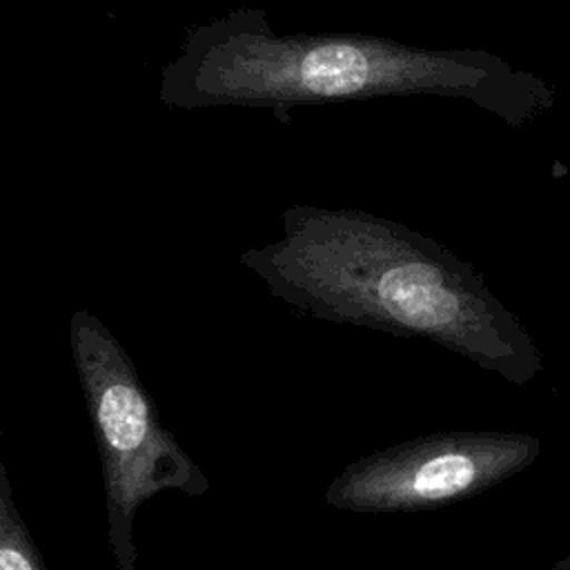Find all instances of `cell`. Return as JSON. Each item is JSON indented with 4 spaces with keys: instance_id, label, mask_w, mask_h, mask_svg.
<instances>
[{
    "instance_id": "1",
    "label": "cell",
    "mask_w": 570,
    "mask_h": 570,
    "mask_svg": "<svg viewBox=\"0 0 570 570\" xmlns=\"http://www.w3.org/2000/svg\"><path fill=\"white\" fill-rule=\"evenodd\" d=\"M240 265L314 318L423 338L510 383L541 370L534 341L472 265L401 223L294 205L283 236L243 252Z\"/></svg>"
},
{
    "instance_id": "2",
    "label": "cell",
    "mask_w": 570,
    "mask_h": 570,
    "mask_svg": "<svg viewBox=\"0 0 570 570\" xmlns=\"http://www.w3.org/2000/svg\"><path fill=\"white\" fill-rule=\"evenodd\" d=\"M485 51H434L356 33H274L238 13L194 33L165 69L169 107H301L379 96L439 94L483 102L517 122L546 96L543 82Z\"/></svg>"
},
{
    "instance_id": "3",
    "label": "cell",
    "mask_w": 570,
    "mask_h": 570,
    "mask_svg": "<svg viewBox=\"0 0 570 570\" xmlns=\"http://www.w3.org/2000/svg\"><path fill=\"white\" fill-rule=\"evenodd\" d=\"M69 345L102 470L114 570H136L138 508L167 490L203 497L209 481L160 423L134 361L96 314H71Z\"/></svg>"
},
{
    "instance_id": "4",
    "label": "cell",
    "mask_w": 570,
    "mask_h": 570,
    "mask_svg": "<svg viewBox=\"0 0 570 570\" xmlns=\"http://www.w3.org/2000/svg\"><path fill=\"white\" fill-rule=\"evenodd\" d=\"M539 456L528 434L456 432L412 439L343 468L325 501L345 512L383 514L443 505L485 492Z\"/></svg>"
},
{
    "instance_id": "5",
    "label": "cell",
    "mask_w": 570,
    "mask_h": 570,
    "mask_svg": "<svg viewBox=\"0 0 570 570\" xmlns=\"http://www.w3.org/2000/svg\"><path fill=\"white\" fill-rule=\"evenodd\" d=\"M0 570H47L27 523L22 521L7 465L0 456Z\"/></svg>"
},
{
    "instance_id": "6",
    "label": "cell",
    "mask_w": 570,
    "mask_h": 570,
    "mask_svg": "<svg viewBox=\"0 0 570 570\" xmlns=\"http://www.w3.org/2000/svg\"><path fill=\"white\" fill-rule=\"evenodd\" d=\"M552 570H570V557H566L563 561H559Z\"/></svg>"
}]
</instances>
